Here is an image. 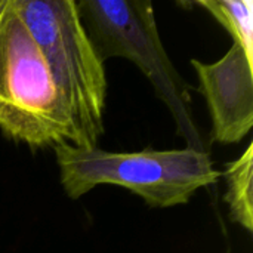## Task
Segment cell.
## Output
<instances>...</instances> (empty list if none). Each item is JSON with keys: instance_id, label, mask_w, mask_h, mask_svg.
<instances>
[{"instance_id": "6da1fadb", "label": "cell", "mask_w": 253, "mask_h": 253, "mask_svg": "<svg viewBox=\"0 0 253 253\" xmlns=\"http://www.w3.org/2000/svg\"><path fill=\"white\" fill-rule=\"evenodd\" d=\"M61 184L77 200L98 185H119L139 196L151 208L185 205L203 187L222 175L208 151L193 148L113 153L73 144L55 147Z\"/></svg>"}, {"instance_id": "7a4b0ae2", "label": "cell", "mask_w": 253, "mask_h": 253, "mask_svg": "<svg viewBox=\"0 0 253 253\" xmlns=\"http://www.w3.org/2000/svg\"><path fill=\"white\" fill-rule=\"evenodd\" d=\"M36 42L74 126L76 145L98 147L104 133L107 77L73 0H12Z\"/></svg>"}, {"instance_id": "3957f363", "label": "cell", "mask_w": 253, "mask_h": 253, "mask_svg": "<svg viewBox=\"0 0 253 253\" xmlns=\"http://www.w3.org/2000/svg\"><path fill=\"white\" fill-rule=\"evenodd\" d=\"M84 30L99 58H123L133 62L151 83L157 98L168 107L178 135L188 148L208 151L196 125L187 82L170 61L147 0L76 1Z\"/></svg>"}, {"instance_id": "277c9868", "label": "cell", "mask_w": 253, "mask_h": 253, "mask_svg": "<svg viewBox=\"0 0 253 253\" xmlns=\"http://www.w3.org/2000/svg\"><path fill=\"white\" fill-rule=\"evenodd\" d=\"M0 132L33 148L77 141L70 113L12 0L0 10Z\"/></svg>"}, {"instance_id": "5b68a950", "label": "cell", "mask_w": 253, "mask_h": 253, "mask_svg": "<svg viewBox=\"0 0 253 253\" xmlns=\"http://www.w3.org/2000/svg\"><path fill=\"white\" fill-rule=\"evenodd\" d=\"M191 65L211 113L213 141L242 142L253 127V62L233 43L221 59H191Z\"/></svg>"}, {"instance_id": "8992f818", "label": "cell", "mask_w": 253, "mask_h": 253, "mask_svg": "<svg viewBox=\"0 0 253 253\" xmlns=\"http://www.w3.org/2000/svg\"><path fill=\"white\" fill-rule=\"evenodd\" d=\"M227 191L224 200L231 219L246 231H253V144L224 172Z\"/></svg>"}, {"instance_id": "52a82bcc", "label": "cell", "mask_w": 253, "mask_h": 253, "mask_svg": "<svg viewBox=\"0 0 253 253\" xmlns=\"http://www.w3.org/2000/svg\"><path fill=\"white\" fill-rule=\"evenodd\" d=\"M196 4L209 12L228 31L234 44L253 62L252 0H197Z\"/></svg>"}, {"instance_id": "ba28073f", "label": "cell", "mask_w": 253, "mask_h": 253, "mask_svg": "<svg viewBox=\"0 0 253 253\" xmlns=\"http://www.w3.org/2000/svg\"><path fill=\"white\" fill-rule=\"evenodd\" d=\"M4 3H6V0H0V10L3 9V6H4Z\"/></svg>"}]
</instances>
